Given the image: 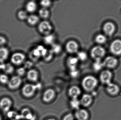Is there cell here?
<instances>
[{
  "label": "cell",
  "instance_id": "cell-1",
  "mask_svg": "<svg viewBox=\"0 0 121 120\" xmlns=\"http://www.w3.org/2000/svg\"><path fill=\"white\" fill-rule=\"evenodd\" d=\"M98 81L95 77L91 75L85 77L82 81V85L83 89L87 91H92L97 86Z\"/></svg>",
  "mask_w": 121,
  "mask_h": 120
},
{
  "label": "cell",
  "instance_id": "cell-2",
  "mask_svg": "<svg viewBox=\"0 0 121 120\" xmlns=\"http://www.w3.org/2000/svg\"><path fill=\"white\" fill-rule=\"evenodd\" d=\"M38 30L40 33L46 36L51 34L52 30V26L49 21L44 20L39 24Z\"/></svg>",
  "mask_w": 121,
  "mask_h": 120
},
{
  "label": "cell",
  "instance_id": "cell-3",
  "mask_svg": "<svg viewBox=\"0 0 121 120\" xmlns=\"http://www.w3.org/2000/svg\"><path fill=\"white\" fill-rule=\"evenodd\" d=\"M38 85H34L30 84H27L24 85L22 89V93L24 96L27 98L32 96L37 89L39 87Z\"/></svg>",
  "mask_w": 121,
  "mask_h": 120
},
{
  "label": "cell",
  "instance_id": "cell-4",
  "mask_svg": "<svg viewBox=\"0 0 121 120\" xmlns=\"http://www.w3.org/2000/svg\"><path fill=\"white\" fill-rule=\"evenodd\" d=\"M106 51L103 47L99 46H95L92 48L90 52V55L92 58L95 60H101L104 57Z\"/></svg>",
  "mask_w": 121,
  "mask_h": 120
},
{
  "label": "cell",
  "instance_id": "cell-5",
  "mask_svg": "<svg viewBox=\"0 0 121 120\" xmlns=\"http://www.w3.org/2000/svg\"><path fill=\"white\" fill-rule=\"evenodd\" d=\"M65 48L66 51L69 53H76L78 52L79 45L77 42L74 40H70L66 43Z\"/></svg>",
  "mask_w": 121,
  "mask_h": 120
},
{
  "label": "cell",
  "instance_id": "cell-6",
  "mask_svg": "<svg viewBox=\"0 0 121 120\" xmlns=\"http://www.w3.org/2000/svg\"><path fill=\"white\" fill-rule=\"evenodd\" d=\"M25 59V54L22 53H16L12 55L11 58V61L14 65L19 66L24 62Z\"/></svg>",
  "mask_w": 121,
  "mask_h": 120
},
{
  "label": "cell",
  "instance_id": "cell-7",
  "mask_svg": "<svg viewBox=\"0 0 121 120\" xmlns=\"http://www.w3.org/2000/svg\"><path fill=\"white\" fill-rule=\"evenodd\" d=\"M22 83V79L19 76L13 77L9 80L8 84V88L11 90L16 89L19 87Z\"/></svg>",
  "mask_w": 121,
  "mask_h": 120
},
{
  "label": "cell",
  "instance_id": "cell-8",
  "mask_svg": "<svg viewBox=\"0 0 121 120\" xmlns=\"http://www.w3.org/2000/svg\"><path fill=\"white\" fill-rule=\"evenodd\" d=\"M12 105V101L7 97H4L0 100V108L3 112H8Z\"/></svg>",
  "mask_w": 121,
  "mask_h": 120
},
{
  "label": "cell",
  "instance_id": "cell-9",
  "mask_svg": "<svg viewBox=\"0 0 121 120\" xmlns=\"http://www.w3.org/2000/svg\"><path fill=\"white\" fill-rule=\"evenodd\" d=\"M110 50L112 53L116 55L121 54V40L116 39L112 42L110 46Z\"/></svg>",
  "mask_w": 121,
  "mask_h": 120
},
{
  "label": "cell",
  "instance_id": "cell-10",
  "mask_svg": "<svg viewBox=\"0 0 121 120\" xmlns=\"http://www.w3.org/2000/svg\"><path fill=\"white\" fill-rule=\"evenodd\" d=\"M79 60L77 57L70 56L67 59V65L70 71H72L77 70Z\"/></svg>",
  "mask_w": 121,
  "mask_h": 120
},
{
  "label": "cell",
  "instance_id": "cell-11",
  "mask_svg": "<svg viewBox=\"0 0 121 120\" xmlns=\"http://www.w3.org/2000/svg\"><path fill=\"white\" fill-rule=\"evenodd\" d=\"M112 77V74L108 70H104L101 73L100 79L101 81L104 84L107 85L111 83V80Z\"/></svg>",
  "mask_w": 121,
  "mask_h": 120
},
{
  "label": "cell",
  "instance_id": "cell-12",
  "mask_svg": "<svg viewBox=\"0 0 121 120\" xmlns=\"http://www.w3.org/2000/svg\"><path fill=\"white\" fill-rule=\"evenodd\" d=\"M103 63L104 66L109 68H113L117 65L118 60L114 57L109 56L106 58Z\"/></svg>",
  "mask_w": 121,
  "mask_h": 120
},
{
  "label": "cell",
  "instance_id": "cell-13",
  "mask_svg": "<svg viewBox=\"0 0 121 120\" xmlns=\"http://www.w3.org/2000/svg\"><path fill=\"white\" fill-rule=\"evenodd\" d=\"M55 96V92L53 89H49L46 90L43 94V99L44 102L49 103L52 101Z\"/></svg>",
  "mask_w": 121,
  "mask_h": 120
},
{
  "label": "cell",
  "instance_id": "cell-14",
  "mask_svg": "<svg viewBox=\"0 0 121 120\" xmlns=\"http://www.w3.org/2000/svg\"><path fill=\"white\" fill-rule=\"evenodd\" d=\"M40 52L42 57L46 62H49L52 59L54 54L51 50H48L44 47Z\"/></svg>",
  "mask_w": 121,
  "mask_h": 120
},
{
  "label": "cell",
  "instance_id": "cell-15",
  "mask_svg": "<svg viewBox=\"0 0 121 120\" xmlns=\"http://www.w3.org/2000/svg\"><path fill=\"white\" fill-rule=\"evenodd\" d=\"M81 90L78 87L73 86L68 90V95L73 99H77L81 94Z\"/></svg>",
  "mask_w": 121,
  "mask_h": 120
},
{
  "label": "cell",
  "instance_id": "cell-16",
  "mask_svg": "<svg viewBox=\"0 0 121 120\" xmlns=\"http://www.w3.org/2000/svg\"><path fill=\"white\" fill-rule=\"evenodd\" d=\"M75 117L78 120H87L89 118V113L86 110L79 109L75 112Z\"/></svg>",
  "mask_w": 121,
  "mask_h": 120
},
{
  "label": "cell",
  "instance_id": "cell-17",
  "mask_svg": "<svg viewBox=\"0 0 121 120\" xmlns=\"http://www.w3.org/2000/svg\"><path fill=\"white\" fill-rule=\"evenodd\" d=\"M104 31L107 35L111 36L114 32L115 27L114 25L111 22L107 23L103 27Z\"/></svg>",
  "mask_w": 121,
  "mask_h": 120
},
{
  "label": "cell",
  "instance_id": "cell-18",
  "mask_svg": "<svg viewBox=\"0 0 121 120\" xmlns=\"http://www.w3.org/2000/svg\"><path fill=\"white\" fill-rule=\"evenodd\" d=\"M29 56L32 61L35 62L38 60L42 56L41 52L37 48L34 49L30 51Z\"/></svg>",
  "mask_w": 121,
  "mask_h": 120
},
{
  "label": "cell",
  "instance_id": "cell-19",
  "mask_svg": "<svg viewBox=\"0 0 121 120\" xmlns=\"http://www.w3.org/2000/svg\"><path fill=\"white\" fill-rule=\"evenodd\" d=\"M39 74L36 70L31 69L27 73V77L28 79L33 82L37 81L38 79Z\"/></svg>",
  "mask_w": 121,
  "mask_h": 120
},
{
  "label": "cell",
  "instance_id": "cell-20",
  "mask_svg": "<svg viewBox=\"0 0 121 120\" xmlns=\"http://www.w3.org/2000/svg\"><path fill=\"white\" fill-rule=\"evenodd\" d=\"M107 91L108 93L111 95L115 96L119 92V88L116 85L111 83L107 85Z\"/></svg>",
  "mask_w": 121,
  "mask_h": 120
},
{
  "label": "cell",
  "instance_id": "cell-21",
  "mask_svg": "<svg viewBox=\"0 0 121 120\" xmlns=\"http://www.w3.org/2000/svg\"><path fill=\"white\" fill-rule=\"evenodd\" d=\"M92 98L89 94H84L82 96L80 104L85 107H88L91 103Z\"/></svg>",
  "mask_w": 121,
  "mask_h": 120
},
{
  "label": "cell",
  "instance_id": "cell-22",
  "mask_svg": "<svg viewBox=\"0 0 121 120\" xmlns=\"http://www.w3.org/2000/svg\"><path fill=\"white\" fill-rule=\"evenodd\" d=\"M9 55V51L7 48H0V63H4L8 59Z\"/></svg>",
  "mask_w": 121,
  "mask_h": 120
},
{
  "label": "cell",
  "instance_id": "cell-23",
  "mask_svg": "<svg viewBox=\"0 0 121 120\" xmlns=\"http://www.w3.org/2000/svg\"><path fill=\"white\" fill-rule=\"evenodd\" d=\"M37 4L33 1H28L26 5V11L30 13L35 12L37 10Z\"/></svg>",
  "mask_w": 121,
  "mask_h": 120
},
{
  "label": "cell",
  "instance_id": "cell-24",
  "mask_svg": "<svg viewBox=\"0 0 121 120\" xmlns=\"http://www.w3.org/2000/svg\"><path fill=\"white\" fill-rule=\"evenodd\" d=\"M28 23L31 26H35L39 21V18L36 15H31L28 16L27 19Z\"/></svg>",
  "mask_w": 121,
  "mask_h": 120
},
{
  "label": "cell",
  "instance_id": "cell-25",
  "mask_svg": "<svg viewBox=\"0 0 121 120\" xmlns=\"http://www.w3.org/2000/svg\"><path fill=\"white\" fill-rule=\"evenodd\" d=\"M21 117L24 119L28 120H32L33 119L32 114L29 109L25 108L22 110L21 112Z\"/></svg>",
  "mask_w": 121,
  "mask_h": 120
},
{
  "label": "cell",
  "instance_id": "cell-26",
  "mask_svg": "<svg viewBox=\"0 0 121 120\" xmlns=\"http://www.w3.org/2000/svg\"><path fill=\"white\" fill-rule=\"evenodd\" d=\"M55 36L53 34H50L45 36L43 39L44 43L48 45H52L54 43Z\"/></svg>",
  "mask_w": 121,
  "mask_h": 120
},
{
  "label": "cell",
  "instance_id": "cell-27",
  "mask_svg": "<svg viewBox=\"0 0 121 120\" xmlns=\"http://www.w3.org/2000/svg\"><path fill=\"white\" fill-rule=\"evenodd\" d=\"M39 14L41 18L47 19L50 15V12L47 8H42L39 11Z\"/></svg>",
  "mask_w": 121,
  "mask_h": 120
},
{
  "label": "cell",
  "instance_id": "cell-28",
  "mask_svg": "<svg viewBox=\"0 0 121 120\" xmlns=\"http://www.w3.org/2000/svg\"><path fill=\"white\" fill-rule=\"evenodd\" d=\"M62 49L61 46L58 44L54 43L52 45L51 50L54 54H59L62 51Z\"/></svg>",
  "mask_w": 121,
  "mask_h": 120
},
{
  "label": "cell",
  "instance_id": "cell-29",
  "mask_svg": "<svg viewBox=\"0 0 121 120\" xmlns=\"http://www.w3.org/2000/svg\"><path fill=\"white\" fill-rule=\"evenodd\" d=\"M103 63L101 62V60H96L93 65V68L95 71H98L101 70L104 67Z\"/></svg>",
  "mask_w": 121,
  "mask_h": 120
},
{
  "label": "cell",
  "instance_id": "cell-30",
  "mask_svg": "<svg viewBox=\"0 0 121 120\" xmlns=\"http://www.w3.org/2000/svg\"><path fill=\"white\" fill-rule=\"evenodd\" d=\"M78 60L82 61H85L87 58V54L84 51H79L77 53V57Z\"/></svg>",
  "mask_w": 121,
  "mask_h": 120
},
{
  "label": "cell",
  "instance_id": "cell-31",
  "mask_svg": "<svg viewBox=\"0 0 121 120\" xmlns=\"http://www.w3.org/2000/svg\"><path fill=\"white\" fill-rule=\"evenodd\" d=\"M80 101L77 99H73L70 102V105L73 108L78 110L80 105Z\"/></svg>",
  "mask_w": 121,
  "mask_h": 120
},
{
  "label": "cell",
  "instance_id": "cell-32",
  "mask_svg": "<svg viewBox=\"0 0 121 120\" xmlns=\"http://www.w3.org/2000/svg\"><path fill=\"white\" fill-rule=\"evenodd\" d=\"M18 18L21 20L26 19L28 17L27 11L24 10H20L17 13Z\"/></svg>",
  "mask_w": 121,
  "mask_h": 120
},
{
  "label": "cell",
  "instance_id": "cell-33",
  "mask_svg": "<svg viewBox=\"0 0 121 120\" xmlns=\"http://www.w3.org/2000/svg\"><path fill=\"white\" fill-rule=\"evenodd\" d=\"M106 38L104 35L102 34L97 35L95 37V41L99 44H103L106 41Z\"/></svg>",
  "mask_w": 121,
  "mask_h": 120
},
{
  "label": "cell",
  "instance_id": "cell-34",
  "mask_svg": "<svg viewBox=\"0 0 121 120\" xmlns=\"http://www.w3.org/2000/svg\"><path fill=\"white\" fill-rule=\"evenodd\" d=\"M14 69L13 66L10 63L5 64V67L4 71L6 74H11L13 73Z\"/></svg>",
  "mask_w": 121,
  "mask_h": 120
},
{
  "label": "cell",
  "instance_id": "cell-35",
  "mask_svg": "<svg viewBox=\"0 0 121 120\" xmlns=\"http://www.w3.org/2000/svg\"><path fill=\"white\" fill-rule=\"evenodd\" d=\"M9 79L8 77L6 75L2 74L0 75V82L3 84H8Z\"/></svg>",
  "mask_w": 121,
  "mask_h": 120
},
{
  "label": "cell",
  "instance_id": "cell-36",
  "mask_svg": "<svg viewBox=\"0 0 121 120\" xmlns=\"http://www.w3.org/2000/svg\"><path fill=\"white\" fill-rule=\"evenodd\" d=\"M52 2L50 0H44L40 1V5L43 8H47L51 6Z\"/></svg>",
  "mask_w": 121,
  "mask_h": 120
},
{
  "label": "cell",
  "instance_id": "cell-37",
  "mask_svg": "<svg viewBox=\"0 0 121 120\" xmlns=\"http://www.w3.org/2000/svg\"><path fill=\"white\" fill-rule=\"evenodd\" d=\"M16 72L19 77L23 76L26 73V69L24 67H20L16 70Z\"/></svg>",
  "mask_w": 121,
  "mask_h": 120
},
{
  "label": "cell",
  "instance_id": "cell-38",
  "mask_svg": "<svg viewBox=\"0 0 121 120\" xmlns=\"http://www.w3.org/2000/svg\"><path fill=\"white\" fill-rule=\"evenodd\" d=\"M33 66V63L32 61H27L24 63V68L25 69H30Z\"/></svg>",
  "mask_w": 121,
  "mask_h": 120
},
{
  "label": "cell",
  "instance_id": "cell-39",
  "mask_svg": "<svg viewBox=\"0 0 121 120\" xmlns=\"http://www.w3.org/2000/svg\"><path fill=\"white\" fill-rule=\"evenodd\" d=\"M63 120H74V116L72 114L69 113L64 117Z\"/></svg>",
  "mask_w": 121,
  "mask_h": 120
},
{
  "label": "cell",
  "instance_id": "cell-40",
  "mask_svg": "<svg viewBox=\"0 0 121 120\" xmlns=\"http://www.w3.org/2000/svg\"><path fill=\"white\" fill-rule=\"evenodd\" d=\"M6 42V39L4 37L0 36V46L4 45Z\"/></svg>",
  "mask_w": 121,
  "mask_h": 120
},
{
  "label": "cell",
  "instance_id": "cell-41",
  "mask_svg": "<svg viewBox=\"0 0 121 120\" xmlns=\"http://www.w3.org/2000/svg\"><path fill=\"white\" fill-rule=\"evenodd\" d=\"M79 74V72L77 70L74 71H70V74L71 76L73 77H77Z\"/></svg>",
  "mask_w": 121,
  "mask_h": 120
},
{
  "label": "cell",
  "instance_id": "cell-42",
  "mask_svg": "<svg viewBox=\"0 0 121 120\" xmlns=\"http://www.w3.org/2000/svg\"><path fill=\"white\" fill-rule=\"evenodd\" d=\"M5 64L4 63H0V70L4 71L5 67Z\"/></svg>",
  "mask_w": 121,
  "mask_h": 120
},
{
  "label": "cell",
  "instance_id": "cell-43",
  "mask_svg": "<svg viewBox=\"0 0 121 120\" xmlns=\"http://www.w3.org/2000/svg\"><path fill=\"white\" fill-rule=\"evenodd\" d=\"M2 117H1V115L0 114V120H2Z\"/></svg>",
  "mask_w": 121,
  "mask_h": 120
},
{
  "label": "cell",
  "instance_id": "cell-44",
  "mask_svg": "<svg viewBox=\"0 0 121 120\" xmlns=\"http://www.w3.org/2000/svg\"><path fill=\"white\" fill-rule=\"evenodd\" d=\"M55 120V119H48V120Z\"/></svg>",
  "mask_w": 121,
  "mask_h": 120
}]
</instances>
